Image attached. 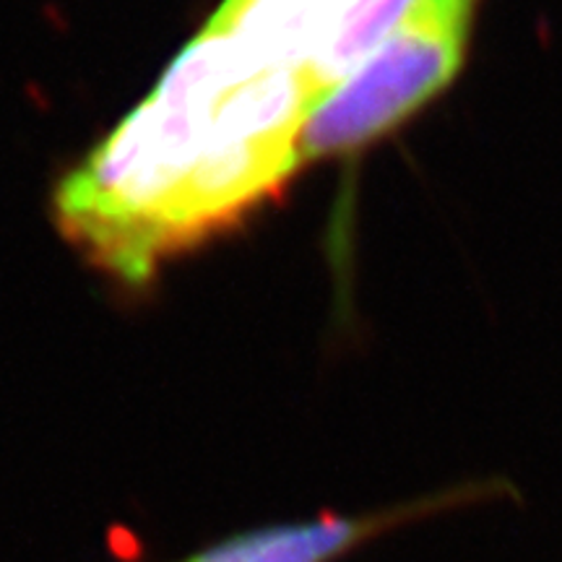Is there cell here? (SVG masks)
<instances>
[{
  "label": "cell",
  "mask_w": 562,
  "mask_h": 562,
  "mask_svg": "<svg viewBox=\"0 0 562 562\" xmlns=\"http://www.w3.org/2000/svg\"><path fill=\"white\" fill-rule=\"evenodd\" d=\"M472 9L469 0H417L398 30L307 112L300 161L360 149L446 89L461 68Z\"/></svg>",
  "instance_id": "7a4b0ae2"
},
{
  "label": "cell",
  "mask_w": 562,
  "mask_h": 562,
  "mask_svg": "<svg viewBox=\"0 0 562 562\" xmlns=\"http://www.w3.org/2000/svg\"><path fill=\"white\" fill-rule=\"evenodd\" d=\"M417 0H323L311 53L297 70L315 102L378 50Z\"/></svg>",
  "instance_id": "277c9868"
},
{
  "label": "cell",
  "mask_w": 562,
  "mask_h": 562,
  "mask_svg": "<svg viewBox=\"0 0 562 562\" xmlns=\"http://www.w3.org/2000/svg\"><path fill=\"white\" fill-rule=\"evenodd\" d=\"M469 3H474V0H469Z\"/></svg>",
  "instance_id": "5b68a950"
},
{
  "label": "cell",
  "mask_w": 562,
  "mask_h": 562,
  "mask_svg": "<svg viewBox=\"0 0 562 562\" xmlns=\"http://www.w3.org/2000/svg\"><path fill=\"white\" fill-rule=\"evenodd\" d=\"M261 74L227 32L206 24L154 94L63 180V232L102 269L144 281L193 243L191 191L227 140H297Z\"/></svg>",
  "instance_id": "6da1fadb"
},
{
  "label": "cell",
  "mask_w": 562,
  "mask_h": 562,
  "mask_svg": "<svg viewBox=\"0 0 562 562\" xmlns=\"http://www.w3.org/2000/svg\"><path fill=\"white\" fill-rule=\"evenodd\" d=\"M508 484L497 480L469 482L459 487L417 497L412 503L393 508L357 513H326V516L305 518V521L271 524L261 529L232 533L227 539L203 547L178 562H339L404 524L503 497Z\"/></svg>",
  "instance_id": "3957f363"
}]
</instances>
